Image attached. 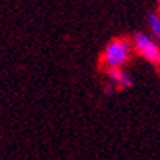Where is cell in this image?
<instances>
[{
  "instance_id": "6da1fadb",
  "label": "cell",
  "mask_w": 160,
  "mask_h": 160,
  "mask_svg": "<svg viewBox=\"0 0 160 160\" xmlns=\"http://www.w3.org/2000/svg\"><path fill=\"white\" fill-rule=\"evenodd\" d=\"M133 42H130L128 38L118 37L114 38L106 45L102 55H101V66L104 69L111 68H123V66L130 61L133 55Z\"/></svg>"
},
{
  "instance_id": "7a4b0ae2",
  "label": "cell",
  "mask_w": 160,
  "mask_h": 160,
  "mask_svg": "<svg viewBox=\"0 0 160 160\" xmlns=\"http://www.w3.org/2000/svg\"><path fill=\"white\" fill-rule=\"evenodd\" d=\"M133 47H135L138 55H141L146 61H149L152 64L158 62V59H160V47L148 34L138 32V34L133 35Z\"/></svg>"
},
{
  "instance_id": "3957f363",
  "label": "cell",
  "mask_w": 160,
  "mask_h": 160,
  "mask_svg": "<svg viewBox=\"0 0 160 160\" xmlns=\"http://www.w3.org/2000/svg\"><path fill=\"white\" fill-rule=\"evenodd\" d=\"M106 74H108V77L111 78V82L118 87V88H130L133 85V80L131 77L122 69V68H111V69H106Z\"/></svg>"
},
{
  "instance_id": "277c9868",
  "label": "cell",
  "mask_w": 160,
  "mask_h": 160,
  "mask_svg": "<svg viewBox=\"0 0 160 160\" xmlns=\"http://www.w3.org/2000/svg\"><path fill=\"white\" fill-rule=\"evenodd\" d=\"M148 22H149V28L152 31V34L160 40V16L157 13H149L148 15Z\"/></svg>"
},
{
  "instance_id": "5b68a950",
  "label": "cell",
  "mask_w": 160,
  "mask_h": 160,
  "mask_svg": "<svg viewBox=\"0 0 160 160\" xmlns=\"http://www.w3.org/2000/svg\"><path fill=\"white\" fill-rule=\"evenodd\" d=\"M114 91V87L112 85H106V93H108V95H109V93H112Z\"/></svg>"
},
{
  "instance_id": "8992f818",
  "label": "cell",
  "mask_w": 160,
  "mask_h": 160,
  "mask_svg": "<svg viewBox=\"0 0 160 160\" xmlns=\"http://www.w3.org/2000/svg\"><path fill=\"white\" fill-rule=\"evenodd\" d=\"M155 68H157V69H158V71H160V59H158V62H157V64H155Z\"/></svg>"
},
{
  "instance_id": "52a82bcc",
  "label": "cell",
  "mask_w": 160,
  "mask_h": 160,
  "mask_svg": "<svg viewBox=\"0 0 160 160\" xmlns=\"http://www.w3.org/2000/svg\"><path fill=\"white\" fill-rule=\"evenodd\" d=\"M158 8H160V2H158Z\"/></svg>"
}]
</instances>
